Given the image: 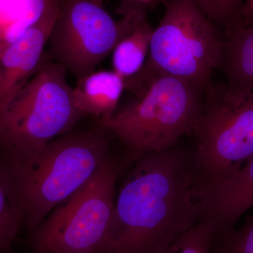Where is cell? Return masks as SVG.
I'll use <instances>...</instances> for the list:
<instances>
[{
    "label": "cell",
    "mask_w": 253,
    "mask_h": 253,
    "mask_svg": "<svg viewBox=\"0 0 253 253\" xmlns=\"http://www.w3.org/2000/svg\"><path fill=\"white\" fill-rule=\"evenodd\" d=\"M134 161L116 196L102 253H168L199 220L194 147L178 144Z\"/></svg>",
    "instance_id": "1"
},
{
    "label": "cell",
    "mask_w": 253,
    "mask_h": 253,
    "mask_svg": "<svg viewBox=\"0 0 253 253\" xmlns=\"http://www.w3.org/2000/svg\"><path fill=\"white\" fill-rule=\"evenodd\" d=\"M112 136L99 123L56 138L34 157L0 161L10 198L28 235L102 167L111 156Z\"/></svg>",
    "instance_id": "2"
},
{
    "label": "cell",
    "mask_w": 253,
    "mask_h": 253,
    "mask_svg": "<svg viewBox=\"0 0 253 253\" xmlns=\"http://www.w3.org/2000/svg\"><path fill=\"white\" fill-rule=\"evenodd\" d=\"M165 13L153 33L149 55L126 89L138 98L155 78L172 76L214 90L211 77L217 69L223 39L219 28L193 0H166Z\"/></svg>",
    "instance_id": "3"
},
{
    "label": "cell",
    "mask_w": 253,
    "mask_h": 253,
    "mask_svg": "<svg viewBox=\"0 0 253 253\" xmlns=\"http://www.w3.org/2000/svg\"><path fill=\"white\" fill-rule=\"evenodd\" d=\"M67 73L45 51L34 76L0 114V161L34 157L86 118L73 102Z\"/></svg>",
    "instance_id": "4"
},
{
    "label": "cell",
    "mask_w": 253,
    "mask_h": 253,
    "mask_svg": "<svg viewBox=\"0 0 253 253\" xmlns=\"http://www.w3.org/2000/svg\"><path fill=\"white\" fill-rule=\"evenodd\" d=\"M214 90L172 76H158L136 102L99 123L135 160L148 153L172 149L183 136L193 134L206 97Z\"/></svg>",
    "instance_id": "5"
},
{
    "label": "cell",
    "mask_w": 253,
    "mask_h": 253,
    "mask_svg": "<svg viewBox=\"0 0 253 253\" xmlns=\"http://www.w3.org/2000/svg\"><path fill=\"white\" fill-rule=\"evenodd\" d=\"M116 21L94 0H59L48 41V56L76 79L95 72L118 43L146 18V5L123 1Z\"/></svg>",
    "instance_id": "6"
},
{
    "label": "cell",
    "mask_w": 253,
    "mask_h": 253,
    "mask_svg": "<svg viewBox=\"0 0 253 253\" xmlns=\"http://www.w3.org/2000/svg\"><path fill=\"white\" fill-rule=\"evenodd\" d=\"M118 171L111 155L85 185L28 235L31 253H102L114 211Z\"/></svg>",
    "instance_id": "7"
},
{
    "label": "cell",
    "mask_w": 253,
    "mask_h": 253,
    "mask_svg": "<svg viewBox=\"0 0 253 253\" xmlns=\"http://www.w3.org/2000/svg\"><path fill=\"white\" fill-rule=\"evenodd\" d=\"M224 89L208 95L193 132L196 184L232 175L253 156V91L235 101Z\"/></svg>",
    "instance_id": "8"
},
{
    "label": "cell",
    "mask_w": 253,
    "mask_h": 253,
    "mask_svg": "<svg viewBox=\"0 0 253 253\" xmlns=\"http://www.w3.org/2000/svg\"><path fill=\"white\" fill-rule=\"evenodd\" d=\"M59 12V0H49L40 19L0 52V114L41 66Z\"/></svg>",
    "instance_id": "9"
},
{
    "label": "cell",
    "mask_w": 253,
    "mask_h": 253,
    "mask_svg": "<svg viewBox=\"0 0 253 253\" xmlns=\"http://www.w3.org/2000/svg\"><path fill=\"white\" fill-rule=\"evenodd\" d=\"M194 194L199 221L208 224L214 233L235 227L240 218L253 207V156L232 175L196 184Z\"/></svg>",
    "instance_id": "10"
},
{
    "label": "cell",
    "mask_w": 253,
    "mask_h": 253,
    "mask_svg": "<svg viewBox=\"0 0 253 253\" xmlns=\"http://www.w3.org/2000/svg\"><path fill=\"white\" fill-rule=\"evenodd\" d=\"M217 69L227 79L224 94L240 101L253 91V25L225 31Z\"/></svg>",
    "instance_id": "11"
},
{
    "label": "cell",
    "mask_w": 253,
    "mask_h": 253,
    "mask_svg": "<svg viewBox=\"0 0 253 253\" xmlns=\"http://www.w3.org/2000/svg\"><path fill=\"white\" fill-rule=\"evenodd\" d=\"M125 89V80L114 71H95L78 80L73 88V102L86 118L104 122L116 113Z\"/></svg>",
    "instance_id": "12"
},
{
    "label": "cell",
    "mask_w": 253,
    "mask_h": 253,
    "mask_svg": "<svg viewBox=\"0 0 253 253\" xmlns=\"http://www.w3.org/2000/svg\"><path fill=\"white\" fill-rule=\"evenodd\" d=\"M154 31L145 18L113 50V71L125 81L135 76L144 66Z\"/></svg>",
    "instance_id": "13"
},
{
    "label": "cell",
    "mask_w": 253,
    "mask_h": 253,
    "mask_svg": "<svg viewBox=\"0 0 253 253\" xmlns=\"http://www.w3.org/2000/svg\"><path fill=\"white\" fill-rule=\"evenodd\" d=\"M201 11L225 31L247 26L244 10L246 0H193Z\"/></svg>",
    "instance_id": "14"
},
{
    "label": "cell",
    "mask_w": 253,
    "mask_h": 253,
    "mask_svg": "<svg viewBox=\"0 0 253 253\" xmlns=\"http://www.w3.org/2000/svg\"><path fill=\"white\" fill-rule=\"evenodd\" d=\"M22 228V218L10 198L0 166V253H14L12 245Z\"/></svg>",
    "instance_id": "15"
},
{
    "label": "cell",
    "mask_w": 253,
    "mask_h": 253,
    "mask_svg": "<svg viewBox=\"0 0 253 253\" xmlns=\"http://www.w3.org/2000/svg\"><path fill=\"white\" fill-rule=\"evenodd\" d=\"M49 0H24L19 16L12 22L0 25V52L19 39L44 13Z\"/></svg>",
    "instance_id": "16"
},
{
    "label": "cell",
    "mask_w": 253,
    "mask_h": 253,
    "mask_svg": "<svg viewBox=\"0 0 253 253\" xmlns=\"http://www.w3.org/2000/svg\"><path fill=\"white\" fill-rule=\"evenodd\" d=\"M211 253H253V214L239 229L214 233Z\"/></svg>",
    "instance_id": "17"
},
{
    "label": "cell",
    "mask_w": 253,
    "mask_h": 253,
    "mask_svg": "<svg viewBox=\"0 0 253 253\" xmlns=\"http://www.w3.org/2000/svg\"><path fill=\"white\" fill-rule=\"evenodd\" d=\"M214 231L204 221L181 234L168 249L172 253H211Z\"/></svg>",
    "instance_id": "18"
},
{
    "label": "cell",
    "mask_w": 253,
    "mask_h": 253,
    "mask_svg": "<svg viewBox=\"0 0 253 253\" xmlns=\"http://www.w3.org/2000/svg\"><path fill=\"white\" fill-rule=\"evenodd\" d=\"M245 21L246 26L253 25V0H246L244 10Z\"/></svg>",
    "instance_id": "19"
},
{
    "label": "cell",
    "mask_w": 253,
    "mask_h": 253,
    "mask_svg": "<svg viewBox=\"0 0 253 253\" xmlns=\"http://www.w3.org/2000/svg\"><path fill=\"white\" fill-rule=\"evenodd\" d=\"M124 1H132V2L139 3V4L146 5L150 4V3L159 1V0H124Z\"/></svg>",
    "instance_id": "20"
},
{
    "label": "cell",
    "mask_w": 253,
    "mask_h": 253,
    "mask_svg": "<svg viewBox=\"0 0 253 253\" xmlns=\"http://www.w3.org/2000/svg\"><path fill=\"white\" fill-rule=\"evenodd\" d=\"M56 253H98L95 252H89V251H72V252H59Z\"/></svg>",
    "instance_id": "21"
},
{
    "label": "cell",
    "mask_w": 253,
    "mask_h": 253,
    "mask_svg": "<svg viewBox=\"0 0 253 253\" xmlns=\"http://www.w3.org/2000/svg\"><path fill=\"white\" fill-rule=\"evenodd\" d=\"M97 4L103 5V0H94Z\"/></svg>",
    "instance_id": "22"
}]
</instances>
